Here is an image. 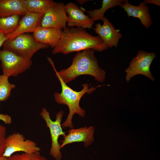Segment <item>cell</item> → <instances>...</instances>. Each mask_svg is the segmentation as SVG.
Returning a JSON list of instances; mask_svg holds the SVG:
<instances>
[{
	"mask_svg": "<svg viewBox=\"0 0 160 160\" xmlns=\"http://www.w3.org/2000/svg\"><path fill=\"white\" fill-rule=\"evenodd\" d=\"M108 48L99 36H93L83 28L66 27L52 53L66 55L88 49L100 52Z\"/></svg>",
	"mask_w": 160,
	"mask_h": 160,
	"instance_id": "1",
	"label": "cell"
},
{
	"mask_svg": "<svg viewBox=\"0 0 160 160\" xmlns=\"http://www.w3.org/2000/svg\"><path fill=\"white\" fill-rule=\"evenodd\" d=\"M95 51L92 49H88L78 52L73 59L70 66L57 71L66 84L82 75H90L97 81H104L105 73L100 67L97 59L95 55Z\"/></svg>",
	"mask_w": 160,
	"mask_h": 160,
	"instance_id": "2",
	"label": "cell"
},
{
	"mask_svg": "<svg viewBox=\"0 0 160 160\" xmlns=\"http://www.w3.org/2000/svg\"><path fill=\"white\" fill-rule=\"evenodd\" d=\"M47 59L53 68L61 86V92L59 93L56 92L54 94L55 100L59 104L67 105L69 110L67 118L61 124L62 127L63 128H73L74 127L72 120L74 115L77 114L82 117H84L85 115V110L81 108L79 104L81 97L86 93L89 94L95 91L97 88L104 85H99L95 87H91L89 88L91 84L85 83L81 85L83 88L81 91H77L74 90L68 86L62 79L58 74L51 59L48 57Z\"/></svg>",
	"mask_w": 160,
	"mask_h": 160,
	"instance_id": "3",
	"label": "cell"
},
{
	"mask_svg": "<svg viewBox=\"0 0 160 160\" xmlns=\"http://www.w3.org/2000/svg\"><path fill=\"white\" fill-rule=\"evenodd\" d=\"M3 50L11 52L29 60L40 49H47L48 45L39 43L33 35L25 33L19 35L13 39L7 40L3 44Z\"/></svg>",
	"mask_w": 160,
	"mask_h": 160,
	"instance_id": "4",
	"label": "cell"
},
{
	"mask_svg": "<svg viewBox=\"0 0 160 160\" xmlns=\"http://www.w3.org/2000/svg\"><path fill=\"white\" fill-rule=\"evenodd\" d=\"M64 113L63 110L58 111L54 121L51 119L49 112L45 108H43L40 113L49 130L51 139L49 153L55 160H61L62 157L58 140L60 136H64L66 135V132L63 130L61 124Z\"/></svg>",
	"mask_w": 160,
	"mask_h": 160,
	"instance_id": "5",
	"label": "cell"
},
{
	"mask_svg": "<svg viewBox=\"0 0 160 160\" xmlns=\"http://www.w3.org/2000/svg\"><path fill=\"white\" fill-rule=\"evenodd\" d=\"M156 56V54L153 52H148L143 50H139L125 71L126 73V81L128 82L135 76L141 74L154 81L155 79L150 71V66Z\"/></svg>",
	"mask_w": 160,
	"mask_h": 160,
	"instance_id": "6",
	"label": "cell"
},
{
	"mask_svg": "<svg viewBox=\"0 0 160 160\" xmlns=\"http://www.w3.org/2000/svg\"><path fill=\"white\" fill-rule=\"evenodd\" d=\"M0 60L3 74L16 76L28 69L32 64L29 60L6 50H0Z\"/></svg>",
	"mask_w": 160,
	"mask_h": 160,
	"instance_id": "7",
	"label": "cell"
},
{
	"mask_svg": "<svg viewBox=\"0 0 160 160\" xmlns=\"http://www.w3.org/2000/svg\"><path fill=\"white\" fill-rule=\"evenodd\" d=\"M40 148L34 141L25 139L23 135L14 132L6 137L5 149L3 156L9 158L17 152L31 154L40 151Z\"/></svg>",
	"mask_w": 160,
	"mask_h": 160,
	"instance_id": "8",
	"label": "cell"
},
{
	"mask_svg": "<svg viewBox=\"0 0 160 160\" xmlns=\"http://www.w3.org/2000/svg\"><path fill=\"white\" fill-rule=\"evenodd\" d=\"M67 17L64 4L55 2L44 14L41 26L62 30L66 27Z\"/></svg>",
	"mask_w": 160,
	"mask_h": 160,
	"instance_id": "9",
	"label": "cell"
},
{
	"mask_svg": "<svg viewBox=\"0 0 160 160\" xmlns=\"http://www.w3.org/2000/svg\"><path fill=\"white\" fill-rule=\"evenodd\" d=\"M65 9L68 15L67 23L69 27L76 26L89 29L92 28L94 22L84 14V9L80 8L76 4L72 2L65 5Z\"/></svg>",
	"mask_w": 160,
	"mask_h": 160,
	"instance_id": "10",
	"label": "cell"
},
{
	"mask_svg": "<svg viewBox=\"0 0 160 160\" xmlns=\"http://www.w3.org/2000/svg\"><path fill=\"white\" fill-rule=\"evenodd\" d=\"M94 128L92 126L77 129H70L63 137L60 145L61 149L68 144L76 142H83L85 147L87 148L94 140Z\"/></svg>",
	"mask_w": 160,
	"mask_h": 160,
	"instance_id": "11",
	"label": "cell"
},
{
	"mask_svg": "<svg viewBox=\"0 0 160 160\" xmlns=\"http://www.w3.org/2000/svg\"><path fill=\"white\" fill-rule=\"evenodd\" d=\"M44 14L27 12L19 21L16 29L12 33L5 35L7 40L13 39L17 36L27 32H33L41 26Z\"/></svg>",
	"mask_w": 160,
	"mask_h": 160,
	"instance_id": "12",
	"label": "cell"
},
{
	"mask_svg": "<svg viewBox=\"0 0 160 160\" xmlns=\"http://www.w3.org/2000/svg\"><path fill=\"white\" fill-rule=\"evenodd\" d=\"M101 25L98 23L95 24L94 29L104 43L108 47H117L119 39L122 35L120 30H117L112 23L105 17Z\"/></svg>",
	"mask_w": 160,
	"mask_h": 160,
	"instance_id": "13",
	"label": "cell"
},
{
	"mask_svg": "<svg viewBox=\"0 0 160 160\" xmlns=\"http://www.w3.org/2000/svg\"><path fill=\"white\" fill-rule=\"evenodd\" d=\"M121 7L127 13L128 16L139 18L141 24L147 29H148L151 25L149 7L143 1L140 2L138 6H135L130 4L128 0H125Z\"/></svg>",
	"mask_w": 160,
	"mask_h": 160,
	"instance_id": "14",
	"label": "cell"
},
{
	"mask_svg": "<svg viewBox=\"0 0 160 160\" xmlns=\"http://www.w3.org/2000/svg\"><path fill=\"white\" fill-rule=\"evenodd\" d=\"M62 30L54 28H46L41 26L33 32V36L38 42L47 44L54 48L59 41Z\"/></svg>",
	"mask_w": 160,
	"mask_h": 160,
	"instance_id": "15",
	"label": "cell"
},
{
	"mask_svg": "<svg viewBox=\"0 0 160 160\" xmlns=\"http://www.w3.org/2000/svg\"><path fill=\"white\" fill-rule=\"evenodd\" d=\"M27 12L22 0H0V17L24 16Z\"/></svg>",
	"mask_w": 160,
	"mask_h": 160,
	"instance_id": "16",
	"label": "cell"
},
{
	"mask_svg": "<svg viewBox=\"0 0 160 160\" xmlns=\"http://www.w3.org/2000/svg\"><path fill=\"white\" fill-rule=\"evenodd\" d=\"M123 0H103L101 7L93 10H86L89 17L94 21L100 20L103 21L105 18L104 14L108 9L116 6L121 7Z\"/></svg>",
	"mask_w": 160,
	"mask_h": 160,
	"instance_id": "17",
	"label": "cell"
},
{
	"mask_svg": "<svg viewBox=\"0 0 160 160\" xmlns=\"http://www.w3.org/2000/svg\"><path fill=\"white\" fill-rule=\"evenodd\" d=\"M28 12L44 14L55 2L52 0H22Z\"/></svg>",
	"mask_w": 160,
	"mask_h": 160,
	"instance_id": "18",
	"label": "cell"
},
{
	"mask_svg": "<svg viewBox=\"0 0 160 160\" xmlns=\"http://www.w3.org/2000/svg\"><path fill=\"white\" fill-rule=\"evenodd\" d=\"M19 18L17 15L0 17V33L6 35L14 31L18 25Z\"/></svg>",
	"mask_w": 160,
	"mask_h": 160,
	"instance_id": "19",
	"label": "cell"
},
{
	"mask_svg": "<svg viewBox=\"0 0 160 160\" xmlns=\"http://www.w3.org/2000/svg\"><path fill=\"white\" fill-rule=\"evenodd\" d=\"M9 77L4 74H0V101H4L7 100L11 95L12 90L15 85L9 81Z\"/></svg>",
	"mask_w": 160,
	"mask_h": 160,
	"instance_id": "20",
	"label": "cell"
},
{
	"mask_svg": "<svg viewBox=\"0 0 160 160\" xmlns=\"http://www.w3.org/2000/svg\"><path fill=\"white\" fill-rule=\"evenodd\" d=\"M9 160H48L41 156L40 151L31 154L23 153L12 155L8 158Z\"/></svg>",
	"mask_w": 160,
	"mask_h": 160,
	"instance_id": "21",
	"label": "cell"
},
{
	"mask_svg": "<svg viewBox=\"0 0 160 160\" xmlns=\"http://www.w3.org/2000/svg\"><path fill=\"white\" fill-rule=\"evenodd\" d=\"M6 133V127L0 124V158L3 156L5 149Z\"/></svg>",
	"mask_w": 160,
	"mask_h": 160,
	"instance_id": "22",
	"label": "cell"
},
{
	"mask_svg": "<svg viewBox=\"0 0 160 160\" xmlns=\"http://www.w3.org/2000/svg\"><path fill=\"white\" fill-rule=\"evenodd\" d=\"M143 2L146 4H153L160 6V0H144Z\"/></svg>",
	"mask_w": 160,
	"mask_h": 160,
	"instance_id": "23",
	"label": "cell"
},
{
	"mask_svg": "<svg viewBox=\"0 0 160 160\" xmlns=\"http://www.w3.org/2000/svg\"><path fill=\"white\" fill-rule=\"evenodd\" d=\"M6 41V39L5 35L0 33V48L2 46Z\"/></svg>",
	"mask_w": 160,
	"mask_h": 160,
	"instance_id": "24",
	"label": "cell"
},
{
	"mask_svg": "<svg viewBox=\"0 0 160 160\" xmlns=\"http://www.w3.org/2000/svg\"><path fill=\"white\" fill-rule=\"evenodd\" d=\"M0 160H9L8 158L2 156L0 158Z\"/></svg>",
	"mask_w": 160,
	"mask_h": 160,
	"instance_id": "25",
	"label": "cell"
},
{
	"mask_svg": "<svg viewBox=\"0 0 160 160\" xmlns=\"http://www.w3.org/2000/svg\"></svg>",
	"mask_w": 160,
	"mask_h": 160,
	"instance_id": "26",
	"label": "cell"
}]
</instances>
